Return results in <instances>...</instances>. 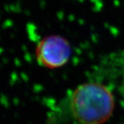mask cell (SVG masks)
I'll return each instance as SVG.
<instances>
[{"label":"cell","mask_w":124,"mask_h":124,"mask_svg":"<svg viewBox=\"0 0 124 124\" xmlns=\"http://www.w3.org/2000/svg\"><path fill=\"white\" fill-rule=\"evenodd\" d=\"M36 59L40 66L57 69L64 66L69 62L72 48L69 41L57 35L43 38L36 47Z\"/></svg>","instance_id":"cell-2"},{"label":"cell","mask_w":124,"mask_h":124,"mask_svg":"<svg viewBox=\"0 0 124 124\" xmlns=\"http://www.w3.org/2000/svg\"><path fill=\"white\" fill-rule=\"evenodd\" d=\"M115 97L105 85L87 82L72 93L70 108L73 118L81 124H103L115 110Z\"/></svg>","instance_id":"cell-1"}]
</instances>
